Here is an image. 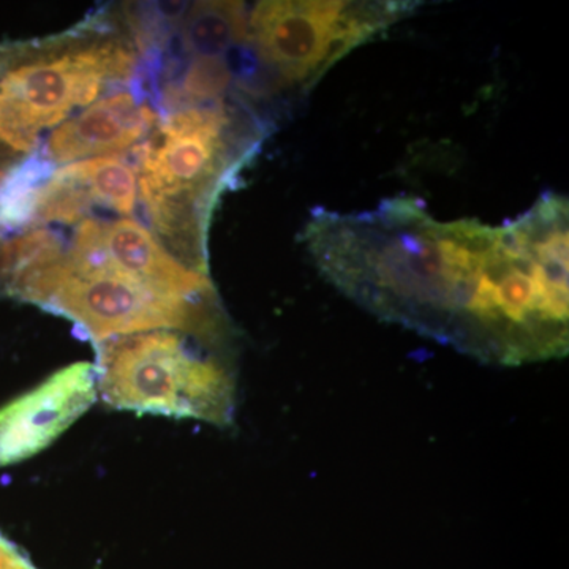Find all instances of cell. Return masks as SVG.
<instances>
[{
	"mask_svg": "<svg viewBox=\"0 0 569 569\" xmlns=\"http://www.w3.org/2000/svg\"><path fill=\"white\" fill-rule=\"evenodd\" d=\"M77 233L84 236L116 266L160 293L189 301L216 299L209 272L197 271L168 252L148 228L132 219L82 220Z\"/></svg>",
	"mask_w": 569,
	"mask_h": 569,
	"instance_id": "obj_8",
	"label": "cell"
},
{
	"mask_svg": "<svg viewBox=\"0 0 569 569\" xmlns=\"http://www.w3.org/2000/svg\"><path fill=\"white\" fill-rule=\"evenodd\" d=\"M264 133L257 112L236 97L167 112L133 148L141 203L160 244L182 263L209 272L206 238L213 206Z\"/></svg>",
	"mask_w": 569,
	"mask_h": 569,
	"instance_id": "obj_2",
	"label": "cell"
},
{
	"mask_svg": "<svg viewBox=\"0 0 569 569\" xmlns=\"http://www.w3.org/2000/svg\"><path fill=\"white\" fill-rule=\"evenodd\" d=\"M97 206L130 216L137 206V174L129 159L118 156L73 162Z\"/></svg>",
	"mask_w": 569,
	"mask_h": 569,
	"instance_id": "obj_12",
	"label": "cell"
},
{
	"mask_svg": "<svg viewBox=\"0 0 569 569\" xmlns=\"http://www.w3.org/2000/svg\"><path fill=\"white\" fill-rule=\"evenodd\" d=\"M0 569H37L31 561L18 552L9 541L0 537Z\"/></svg>",
	"mask_w": 569,
	"mask_h": 569,
	"instance_id": "obj_13",
	"label": "cell"
},
{
	"mask_svg": "<svg viewBox=\"0 0 569 569\" xmlns=\"http://www.w3.org/2000/svg\"><path fill=\"white\" fill-rule=\"evenodd\" d=\"M140 51L132 36L81 28L41 44L0 48V171L40 134L110 88H130Z\"/></svg>",
	"mask_w": 569,
	"mask_h": 569,
	"instance_id": "obj_4",
	"label": "cell"
},
{
	"mask_svg": "<svg viewBox=\"0 0 569 569\" xmlns=\"http://www.w3.org/2000/svg\"><path fill=\"white\" fill-rule=\"evenodd\" d=\"M411 9V2H258L249 11L247 41L279 88L310 86Z\"/></svg>",
	"mask_w": 569,
	"mask_h": 569,
	"instance_id": "obj_6",
	"label": "cell"
},
{
	"mask_svg": "<svg viewBox=\"0 0 569 569\" xmlns=\"http://www.w3.org/2000/svg\"><path fill=\"white\" fill-rule=\"evenodd\" d=\"M326 279L370 312L485 362L568 351V236L531 206L490 227L438 222L415 198L372 211L320 209L305 231Z\"/></svg>",
	"mask_w": 569,
	"mask_h": 569,
	"instance_id": "obj_1",
	"label": "cell"
},
{
	"mask_svg": "<svg viewBox=\"0 0 569 569\" xmlns=\"http://www.w3.org/2000/svg\"><path fill=\"white\" fill-rule=\"evenodd\" d=\"M7 295L69 318L93 346L138 332H186L223 343L230 328L219 298L189 301L153 290L122 271L84 236L39 239L0 274Z\"/></svg>",
	"mask_w": 569,
	"mask_h": 569,
	"instance_id": "obj_3",
	"label": "cell"
},
{
	"mask_svg": "<svg viewBox=\"0 0 569 569\" xmlns=\"http://www.w3.org/2000/svg\"><path fill=\"white\" fill-rule=\"evenodd\" d=\"M159 121V112L133 89H121L52 130L41 156L62 164L127 153L148 140Z\"/></svg>",
	"mask_w": 569,
	"mask_h": 569,
	"instance_id": "obj_9",
	"label": "cell"
},
{
	"mask_svg": "<svg viewBox=\"0 0 569 569\" xmlns=\"http://www.w3.org/2000/svg\"><path fill=\"white\" fill-rule=\"evenodd\" d=\"M179 22V51L189 58H223L247 43L249 10L242 2L189 3Z\"/></svg>",
	"mask_w": 569,
	"mask_h": 569,
	"instance_id": "obj_10",
	"label": "cell"
},
{
	"mask_svg": "<svg viewBox=\"0 0 569 569\" xmlns=\"http://www.w3.org/2000/svg\"><path fill=\"white\" fill-rule=\"evenodd\" d=\"M56 164L41 152L21 159L0 178V234L13 233L32 224L37 200Z\"/></svg>",
	"mask_w": 569,
	"mask_h": 569,
	"instance_id": "obj_11",
	"label": "cell"
},
{
	"mask_svg": "<svg viewBox=\"0 0 569 569\" xmlns=\"http://www.w3.org/2000/svg\"><path fill=\"white\" fill-rule=\"evenodd\" d=\"M2 174H3L2 171H0V178H2Z\"/></svg>",
	"mask_w": 569,
	"mask_h": 569,
	"instance_id": "obj_14",
	"label": "cell"
},
{
	"mask_svg": "<svg viewBox=\"0 0 569 569\" xmlns=\"http://www.w3.org/2000/svg\"><path fill=\"white\" fill-rule=\"evenodd\" d=\"M190 337L160 329L97 343L103 402L137 413L233 425L238 388L230 350L197 346Z\"/></svg>",
	"mask_w": 569,
	"mask_h": 569,
	"instance_id": "obj_5",
	"label": "cell"
},
{
	"mask_svg": "<svg viewBox=\"0 0 569 569\" xmlns=\"http://www.w3.org/2000/svg\"><path fill=\"white\" fill-rule=\"evenodd\" d=\"M99 396L97 369L74 362L0 410V467L50 447Z\"/></svg>",
	"mask_w": 569,
	"mask_h": 569,
	"instance_id": "obj_7",
	"label": "cell"
}]
</instances>
